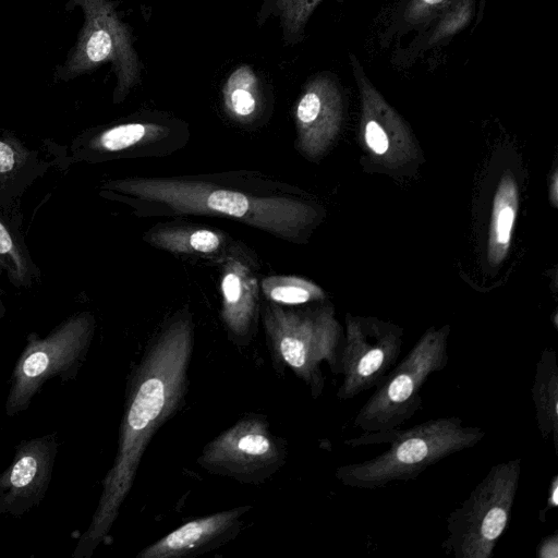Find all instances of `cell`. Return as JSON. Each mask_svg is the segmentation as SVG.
I'll use <instances>...</instances> for the list:
<instances>
[{"label": "cell", "mask_w": 558, "mask_h": 558, "mask_svg": "<svg viewBox=\"0 0 558 558\" xmlns=\"http://www.w3.org/2000/svg\"><path fill=\"white\" fill-rule=\"evenodd\" d=\"M194 347V322L189 308L178 311L148 342L132 368L112 466L87 530L73 558H89L104 543L120 513L149 441L184 404Z\"/></svg>", "instance_id": "cell-1"}, {"label": "cell", "mask_w": 558, "mask_h": 558, "mask_svg": "<svg viewBox=\"0 0 558 558\" xmlns=\"http://www.w3.org/2000/svg\"><path fill=\"white\" fill-rule=\"evenodd\" d=\"M294 119L299 150L312 159L325 154L342 121V98L337 84L327 76L310 81L296 102Z\"/></svg>", "instance_id": "cell-15"}, {"label": "cell", "mask_w": 558, "mask_h": 558, "mask_svg": "<svg viewBox=\"0 0 558 558\" xmlns=\"http://www.w3.org/2000/svg\"><path fill=\"white\" fill-rule=\"evenodd\" d=\"M340 355L343 379L337 398L341 401L376 387L397 364L403 344V329L376 317L345 315Z\"/></svg>", "instance_id": "cell-10"}, {"label": "cell", "mask_w": 558, "mask_h": 558, "mask_svg": "<svg viewBox=\"0 0 558 558\" xmlns=\"http://www.w3.org/2000/svg\"><path fill=\"white\" fill-rule=\"evenodd\" d=\"M95 328L93 314L82 312L63 320L45 338L31 333L10 377L7 416L26 411L48 380H73L86 360Z\"/></svg>", "instance_id": "cell-6"}, {"label": "cell", "mask_w": 558, "mask_h": 558, "mask_svg": "<svg viewBox=\"0 0 558 558\" xmlns=\"http://www.w3.org/2000/svg\"><path fill=\"white\" fill-rule=\"evenodd\" d=\"M521 475V459L493 465L468 498L447 518L441 543L454 558H490L509 525Z\"/></svg>", "instance_id": "cell-7"}, {"label": "cell", "mask_w": 558, "mask_h": 558, "mask_svg": "<svg viewBox=\"0 0 558 558\" xmlns=\"http://www.w3.org/2000/svg\"><path fill=\"white\" fill-rule=\"evenodd\" d=\"M519 208V192L514 177L505 172L496 189L487 242V260L498 266L507 256Z\"/></svg>", "instance_id": "cell-19"}, {"label": "cell", "mask_w": 558, "mask_h": 558, "mask_svg": "<svg viewBox=\"0 0 558 558\" xmlns=\"http://www.w3.org/2000/svg\"><path fill=\"white\" fill-rule=\"evenodd\" d=\"M452 2L453 0H411L405 10V19L411 23L426 21Z\"/></svg>", "instance_id": "cell-24"}, {"label": "cell", "mask_w": 558, "mask_h": 558, "mask_svg": "<svg viewBox=\"0 0 558 558\" xmlns=\"http://www.w3.org/2000/svg\"><path fill=\"white\" fill-rule=\"evenodd\" d=\"M0 263L12 280L25 283L28 278V264L16 244L14 236L0 217Z\"/></svg>", "instance_id": "cell-22"}, {"label": "cell", "mask_w": 558, "mask_h": 558, "mask_svg": "<svg viewBox=\"0 0 558 558\" xmlns=\"http://www.w3.org/2000/svg\"><path fill=\"white\" fill-rule=\"evenodd\" d=\"M536 556L538 558H557L558 557V532L543 538L537 548Z\"/></svg>", "instance_id": "cell-26"}, {"label": "cell", "mask_w": 558, "mask_h": 558, "mask_svg": "<svg viewBox=\"0 0 558 558\" xmlns=\"http://www.w3.org/2000/svg\"><path fill=\"white\" fill-rule=\"evenodd\" d=\"M549 201L551 202L554 207H557L558 203V175L557 170H555L549 180Z\"/></svg>", "instance_id": "cell-28"}, {"label": "cell", "mask_w": 558, "mask_h": 558, "mask_svg": "<svg viewBox=\"0 0 558 558\" xmlns=\"http://www.w3.org/2000/svg\"><path fill=\"white\" fill-rule=\"evenodd\" d=\"M532 400L539 434L543 439H553L558 454V365L551 348L545 349L536 363Z\"/></svg>", "instance_id": "cell-18"}, {"label": "cell", "mask_w": 558, "mask_h": 558, "mask_svg": "<svg viewBox=\"0 0 558 558\" xmlns=\"http://www.w3.org/2000/svg\"><path fill=\"white\" fill-rule=\"evenodd\" d=\"M144 240L170 253L201 257L225 254L229 247L223 232L195 226H158L150 229Z\"/></svg>", "instance_id": "cell-17"}, {"label": "cell", "mask_w": 558, "mask_h": 558, "mask_svg": "<svg viewBox=\"0 0 558 558\" xmlns=\"http://www.w3.org/2000/svg\"><path fill=\"white\" fill-rule=\"evenodd\" d=\"M263 325L276 366H288L317 399L325 387L322 363L340 375L344 330L333 306L311 311L284 310L269 302L262 312Z\"/></svg>", "instance_id": "cell-5"}, {"label": "cell", "mask_w": 558, "mask_h": 558, "mask_svg": "<svg viewBox=\"0 0 558 558\" xmlns=\"http://www.w3.org/2000/svg\"><path fill=\"white\" fill-rule=\"evenodd\" d=\"M558 507V475H554L549 487L545 507L539 511V520L542 523L546 521L545 515L548 510Z\"/></svg>", "instance_id": "cell-27"}, {"label": "cell", "mask_w": 558, "mask_h": 558, "mask_svg": "<svg viewBox=\"0 0 558 558\" xmlns=\"http://www.w3.org/2000/svg\"><path fill=\"white\" fill-rule=\"evenodd\" d=\"M252 506H238L189 521L143 548L137 558H191L213 551L241 532Z\"/></svg>", "instance_id": "cell-14"}, {"label": "cell", "mask_w": 558, "mask_h": 558, "mask_svg": "<svg viewBox=\"0 0 558 558\" xmlns=\"http://www.w3.org/2000/svg\"><path fill=\"white\" fill-rule=\"evenodd\" d=\"M266 299L278 305H301L325 299V291L315 282L298 276L272 275L260 283Z\"/></svg>", "instance_id": "cell-21"}, {"label": "cell", "mask_w": 558, "mask_h": 558, "mask_svg": "<svg viewBox=\"0 0 558 558\" xmlns=\"http://www.w3.org/2000/svg\"><path fill=\"white\" fill-rule=\"evenodd\" d=\"M353 69L362 105L360 132L369 155L387 168H398L415 158L417 150L409 128L369 83L354 58Z\"/></svg>", "instance_id": "cell-12"}, {"label": "cell", "mask_w": 558, "mask_h": 558, "mask_svg": "<svg viewBox=\"0 0 558 558\" xmlns=\"http://www.w3.org/2000/svg\"><path fill=\"white\" fill-rule=\"evenodd\" d=\"M22 160L23 154L19 150L17 145L9 138H0V175L13 172Z\"/></svg>", "instance_id": "cell-25"}, {"label": "cell", "mask_w": 558, "mask_h": 558, "mask_svg": "<svg viewBox=\"0 0 558 558\" xmlns=\"http://www.w3.org/2000/svg\"><path fill=\"white\" fill-rule=\"evenodd\" d=\"M449 325L429 327L396 364L360 408L353 426L364 434L345 441L351 447L390 442L401 426L422 408L427 378L448 364Z\"/></svg>", "instance_id": "cell-3"}, {"label": "cell", "mask_w": 558, "mask_h": 558, "mask_svg": "<svg viewBox=\"0 0 558 558\" xmlns=\"http://www.w3.org/2000/svg\"><path fill=\"white\" fill-rule=\"evenodd\" d=\"M223 108L228 116L240 123L252 122L259 110L258 80L248 65L235 69L222 87Z\"/></svg>", "instance_id": "cell-20"}, {"label": "cell", "mask_w": 558, "mask_h": 558, "mask_svg": "<svg viewBox=\"0 0 558 558\" xmlns=\"http://www.w3.org/2000/svg\"><path fill=\"white\" fill-rule=\"evenodd\" d=\"M258 280L247 254L235 243L223 254L220 280L221 319L229 338L247 345L255 333L259 310Z\"/></svg>", "instance_id": "cell-13"}, {"label": "cell", "mask_w": 558, "mask_h": 558, "mask_svg": "<svg viewBox=\"0 0 558 558\" xmlns=\"http://www.w3.org/2000/svg\"><path fill=\"white\" fill-rule=\"evenodd\" d=\"M287 457L286 441L271 432L267 417L246 413L204 446L197 464L208 473L258 485L277 473Z\"/></svg>", "instance_id": "cell-9"}, {"label": "cell", "mask_w": 558, "mask_h": 558, "mask_svg": "<svg viewBox=\"0 0 558 558\" xmlns=\"http://www.w3.org/2000/svg\"><path fill=\"white\" fill-rule=\"evenodd\" d=\"M322 0H275L286 34L290 37L300 36L303 28Z\"/></svg>", "instance_id": "cell-23"}, {"label": "cell", "mask_w": 558, "mask_h": 558, "mask_svg": "<svg viewBox=\"0 0 558 558\" xmlns=\"http://www.w3.org/2000/svg\"><path fill=\"white\" fill-rule=\"evenodd\" d=\"M485 432L458 416L438 417L400 428L389 447L369 460L338 466L336 477L348 487L377 489L416 478L428 466L477 445Z\"/></svg>", "instance_id": "cell-4"}, {"label": "cell", "mask_w": 558, "mask_h": 558, "mask_svg": "<svg viewBox=\"0 0 558 558\" xmlns=\"http://www.w3.org/2000/svg\"><path fill=\"white\" fill-rule=\"evenodd\" d=\"M4 314V307L2 305V303L0 302V318L3 316Z\"/></svg>", "instance_id": "cell-29"}, {"label": "cell", "mask_w": 558, "mask_h": 558, "mask_svg": "<svg viewBox=\"0 0 558 558\" xmlns=\"http://www.w3.org/2000/svg\"><path fill=\"white\" fill-rule=\"evenodd\" d=\"M105 189L134 201L144 214L225 217L290 242H300L319 216L300 191L248 172L133 177Z\"/></svg>", "instance_id": "cell-2"}, {"label": "cell", "mask_w": 558, "mask_h": 558, "mask_svg": "<svg viewBox=\"0 0 558 558\" xmlns=\"http://www.w3.org/2000/svg\"><path fill=\"white\" fill-rule=\"evenodd\" d=\"M180 144L178 128L154 120L129 121L107 128L92 137L88 147L101 154L151 156L169 153Z\"/></svg>", "instance_id": "cell-16"}, {"label": "cell", "mask_w": 558, "mask_h": 558, "mask_svg": "<svg viewBox=\"0 0 558 558\" xmlns=\"http://www.w3.org/2000/svg\"><path fill=\"white\" fill-rule=\"evenodd\" d=\"M57 452L54 433L24 439L15 446L11 464L0 473V515L21 518L43 501Z\"/></svg>", "instance_id": "cell-11"}, {"label": "cell", "mask_w": 558, "mask_h": 558, "mask_svg": "<svg viewBox=\"0 0 558 558\" xmlns=\"http://www.w3.org/2000/svg\"><path fill=\"white\" fill-rule=\"evenodd\" d=\"M65 8H80L83 25L63 63L54 69V80L70 81L111 62L117 77L113 99L120 102L140 80V60L128 25L110 0H65Z\"/></svg>", "instance_id": "cell-8"}]
</instances>
